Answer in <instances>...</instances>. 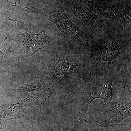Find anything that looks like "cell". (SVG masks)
I'll return each mask as SVG.
<instances>
[{
	"label": "cell",
	"instance_id": "cell-1",
	"mask_svg": "<svg viewBox=\"0 0 131 131\" xmlns=\"http://www.w3.org/2000/svg\"><path fill=\"white\" fill-rule=\"evenodd\" d=\"M130 116V101L124 100L108 101L102 109L100 117L95 121L103 126L110 127L117 125Z\"/></svg>",
	"mask_w": 131,
	"mask_h": 131
},
{
	"label": "cell",
	"instance_id": "cell-2",
	"mask_svg": "<svg viewBox=\"0 0 131 131\" xmlns=\"http://www.w3.org/2000/svg\"><path fill=\"white\" fill-rule=\"evenodd\" d=\"M48 19L56 25L62 35L69 40L83 43L89 40V36L70 20L65 12H51L49 14Z\"/></svg>",
	"mask_w": 131,
	"mask_h": 131
},
{
	"label": "cell",
	"instance_id": "cell-3",
	"mask_svg": "<svg viewBox=\"0 0 131 131\" xmlns=\"http://www.w3.org/2000/svg\"><path fill=\"white\" fill-rule=\"evenodd\" d=\"M12 28L16 33V36L14 41L19 46L27 51H36L44 49L48 43L47 35L43 32L38 34H34L25 27V32H21L16 27V23Z\"/></svg>",
	"mask_w": 131,
	"mask_h": 131
},
{
	"label": "cell",
	"instance_id": "cell-4",
	"mask_svg": "<svg viewBox=\"0 0 131 131\" xmlns=\"http://www.w3.org/2000/svg\"><path fill=\"white\" fill-rule=\"evenodd\" d=\"M112 82H103L94 85L88 92L86 99L83 110L82 117L79 119L80 121L86 119L87 112L91 105L92 101L96 98L102 99L105 102H107L112 98L113 95Z\"/></svg>",
	"mask_w": 131,
	"mask_h": 131
},
{
	"label": "cell",
	"instance_id": "cell-5",
	"mask_svg": "<svg viewBox=\"0 0 131 131\" xmlns=\"http://www.w3.org/2000/svg\"><path fill=\"white\" fill-rule=\"evenodd\" d=\"M87 5L94 13L114 21L118 22L126 19L117 4L115 5H106L89 2L88 3Z\"/></svg>",
	"mask_w": 131,
	"mask_h": 131
},
{
	"label": "cell",
	"instance_id": "cell-6",
	"mask_svg": "<svg viewBox=\"0 0 131 131\" xmlns=\"http://www.w3.org/2000/svg\"><path fill=\"white\" fill-rule=\"evenodd\" d=\"M74 15L93 30L99 31L101 28V24L98 17L86 5L76 6Z\"/></svg>",
	"mask_w": 131,
	"mask_h": 131
},
{
	"label": "cell",
	"instance_id": "cell-7",
	"mask_svg": "<svg viewBox=\"0 0 131 131\" xmlns=\"http://www.w3.org/2000/svg\"><path fill=\"white\" fill-rule=\"evenodd\" d=\"M34 97L28 95V97L20 102L2 108V115L6 119L20 118L24 115L26 109L34 104Z\"/></svg>",
	"mask_w": 131,
	"mask_h": 131
},
{
	"label": "cell",
	"instance_id": "cell-8",
	"mask_svg": "<svg viewBox=\"0 0 131 131\" xmlns=\"http://www.w3.org/2000/svg\"><path fill=\"white\" fill-rule=\"evenodd\" d=\"M124 49L121 42H115L107 46L102 51L101 56L102 60L105 62H110L118 57Z\"/></svg>",
	"mask_w": 131,
	"mask_h": 131
},
{
	"label": "cell",
	"instance_id": "cell-9",
	"mask_svg": "<svg viewBox=\"0 0 131 131\" xmlns=\"http://www.w3.org/2000/svg\"><path fill=\"white\" fill-rule=\"evenodd\" d=\"M77 67V65L71 64L66 56L61 55L55 68V74L59 76L68 75L74 73Z\"/></svg>",
	"mask_w": 131,
	"mask_h": 131
},
{
	"label": "cell",
	"instance_id": "cell-10",
	"mask_svg": "<svg viewBox=\"0 0 131 131\" xmlns=\"http://www.w3.org/2000/svg\"><path fill=\"white\" fill-rule=\"evenodd\" d=\"M83 122L84 126L78 127L74 131H110L109 127L103 126L94 120L88 119Z\"/></svg>",
	"mask_w": 131,
	"mask_h": 131
},
{
	"label": "cell",
	"instance_id": "cell-11",
	"mask_svg": "<svg viewBox=\"0 0 131 131\" xmlns=\"http://www.w3.org/2000/svg\"><path fill=\"white\" fill-rule=\"evenodd\" d=\"M8 37V36L5 38V40L3 43L2 46V50H0V65L4 64L3 63L7 62V61L9 58V55L11 54V51H12L11 50V46L7 49H6V50L3 49V46L4 42L7 39Z\"/></svg>",
	"mask_w": 131,
	"mask_h": 131
},
{
	"label": "cell",
	"instance_id": "cell-12",
	"mask_svg": "<svg viewBox=\"0 0 131 131\" xmlns=\"http://www.w3.org/2000/svg\"><path fill=\"white\" fill-rule=\"evenodd\" d=\"M6 122L5 120L1 119L0 118V131L6 126Z\"/></svg>",
	"mask_w": 131,
	"mask_h": 131
},
{
	"label": "cell",
	"instance_id": "cell-13",
	"mask_svg": "<svg viewBox=\"0 0 131 131\" xmlns=\"http://www.w3.org/2000/svg\"><path fill=\"white\" fill-rule=\"evenodd\" d=\"M14 1L15 3V4H16H16H20V0H14Z\"/></svg>",
	"mask_w": 131,
	"mask_h": 131
}]
</instances>
